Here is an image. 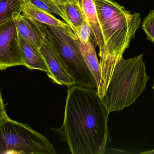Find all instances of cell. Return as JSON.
I'll use <instances>...</instances> for the list:
<instances>
[{
  "instance_id": "5",
  "label": "cell",
  "mask_w": 154,
  "mask_h": 154,
  "mask_svg": "<svg viewBox=\"0 0 154 154\" xmlns=\"http://www.w3.org/2000/svg\"><path fill=\"white\" fill-rule=\"evenodd\" d=\"M48 35L56 46L66 71L76 85L97 89V85L82 54L80 41L68 25L66 26L45 24Z\"/></svg>"
},
{
  "instance_id": "2",
  "label": "cell",
  "mask_w": 154,
  "mask_h": 154,
  "mask_svg": "<svg viewBox=\"0 0 154 154\" xmlns=\"http://www.w3.org/2000/svg\"><path fill=\"white\" fill-rule=\"evenodd\" d=\"M99 17L104 43L100 57L101 79L97 89L103 98L118 63L129 47L141 22L140 14L131 13L114 0H93Z\"/></svg>"
},
{
  "instance_id": "15",
  "label": "cell",
  "mask_w": 154,
  "mask_h": 154,
  "mask_svg": "<svg viewBox=\"0 0 154 154\" xmlns=\"http://www.w3.org/2000/svg\"><path fill=\"white\" fill-rule=\"evenodd\" d=\"M33 5L49 13L60 16L70 26V22L65 12L64 6L57 5L50 0H28Z\"/></svg>"
},
{
  "instance_id": "14",
  "label": "cell",
  "mask_w": 154,
  "mask_h": 154,
  "mask_svg": "<svg viewBox=\"0 0 154 154\" xmlns=\"http://www.w3.org/2000/svg\"><path fill=\"white\" fill-rule=\"evenodd\" d=\"M25 2V0H0V24L13 19V12L21 14Z\"/></svg>"
},
{
  "instance_id": "9",
  "label": "cell",
  "mask_w": 154,
  "mask_h": 154,
  "mask_svg": "<svg viewBox=\"0 0 154 154\" xmlns=\"http://www.w3.org/2000/svg\"><path fill=\"white\" fill-rule=\"evenodd\" d=\"M12 17L18 33L25 39L40 48L44 34L35 20L18 12H13Z\"/></svg>"
},
{
  "instance_id": "19",
  "label": "cell",
  "mask_w": 154,
  "mask_h": 154,
  "mask_svg": "<svg viewBox=\"0 0 154 154\" xmlns=\"http://www.w3.org/2000/svg\"><path fill=\"white\" fill-rule=\"evenodd\" d=\"M140 154H154V149L151 150H148V151H145L144 152H141Z\"/></svg>"
},
{
  "instance_id": "18",
  "label": "cell",
  "mask_w": 154,
  "mask_h": 154,
  "mask_svg": "<svg viewBox=\"0 0 154 154\" xmlns=\"http://www.w3.org/2000/svg\"><path fill=\"white\" fill-rule=\"evenodd\" d=\"M55 4L61 6H64L68 2H80V0H50Z\"/></svg>"
},
{
  "instance_id": "11",
  "label": "cell",
  "mask_w": 154,
  "mask_h": 154,
  "mask_svg": "<svg viewBox=\"0 0 154 154\" xmlns=\"http://www.w3.org/2000/svg\"><path fill=\"white\" fill-rule=\"evenodd\" d=\"M22 13L25 16L45 25L63 27L68 25L66 22L57 18L49 12L36 7L28 0L24 4Z\"/></svg>"
},
{
  "instance_id": "13",
  "label": "cell",
  "mask_w": 154,
  "mask_h": 154,
  "mask_svg": "<svg viewBox=\"0 0 154 154\" xmlns=\"http://www.w3.org/2000/svg\"><path fill=\"white\" fill-rule=\"evenodd\" d=\"M64 8L70 22V27L73 32L87 20L81 2H68L64 5Z\"/></svg>"
},
{
  "instance_id": "4",
  "label": "cell",
  "mask_w": 154,
  "mask_h": 154,
  "mask_svg": "<svg viewBox=\"0 0 154 154\" xmlns=\"http://www.w3.org/2000/svg\"><path fill=\"white\" fill-rule=\"evenodd\" d=\"M0 154H55L52 143L28 124L10 119L1 94Z\"/></svg>"
},
{
  "instance_id": "21",
  "label": "cell",
  "mask_w": 154,
  "mask_h": 154,
  "mask_svg": "<svg viewBox=\"0 0 154 154\" xmlns=\"http://www.w3.org/2000/svg\"><path fill=\"white\" fill-rule=\"evenodd\" d=\"M25 2H26L27 1H28V0H25Z\"/></svg>"
},
{
  "instance_id": "8",
  "label": "cell",
  "mask_w": 154,
  "mask_h": 154,
  "mask_svg": "<svg viewBox=\"0 0 154 154\" xmlns=\"http://www.w3.org/2000/svg\"><path fill=\"white\" fill-rule=\"evenodd\" d=\"M18 33V32H17ZM18 39L26 66L30 69H36L45 72L54 82V78L38 47L22 37L18 33Z\"/></svg>"
},
{
  "instance_id": "1",
  "label": "cell",
  "mask_w": 154,
  "mask_h": 154,
  "mask_svg": "<svg viewBox=\"0 0 154 154\" xmlns=\"http://www.w3.org/2000/svg\"><path fill=\"white\" fill-rule=\"evenodd\" d=\"M63 125L54 131L72 154H103L110 142L109 113L97 89L67 87Z\"/></svg>"
},
{
  "instance_id": "6",
  "label": "cell",
  "mask_w": 154,
  "mask_h": 154,
  "mask_svg": "<svg viewBox=\"0 0 154 154\" xmlns=\"http://www.w3.org/2000/svg\"><path fill=\"white\" fill-rule=\"evenodd\" d=\"M13 18V17H12ZM25 66L13 19L0 24V69Z\"/></svg>"
},
{
  "instance_id": "3",
  "label": "cell",
  "mask_w": 154,
  "mask_h": 154,
  "mask_svg": "<svg viewBox=\"0 0 154 154\" xmlns=\"http://www.w3.org/2000/svg\"><path fill=\"white\" fill-rule=\"evenodd\" d=\"M143 54L122 58L115 67L105 95L102 98L108 113L122 110L133 104L149 80Z\"/></svg>"
},
{
  "instance_id": "16",
  "label": "cell",
  "mask_w": 154,
  "mask_h": 154,
  "mask_svg": "<svg viewBox=\"0 0 154 154\" xmlns=\"http://www.w3.org/2000/svg\"><path fill=\"white\" fill-rule=\"evenodd\" d=\"M141 28L146 35V39L154 44V10L151 11L144 19Z\"/></svg>"
},
{
  "instance_id": "10",
  "label": "cell",
  "mask_w": 154,
  "mask_h": 154,
  "mask_svg": "<svg viewBox=\"0 0 154 154\" xmlns=\"http://www.w3.org/2000/svg\"><path fill=\"white\" fill-rule=\"evenodd\" d=\"M80 2L90 25L92 36L99 47L100 57L104 51V43L95 5L93 0H80Z\"/></svg>"
},
{
  "instance_id": "20",
  "label": "cell",
  "mask_w": 154,
  "mask_h": 154,
  "mask_svg": "<svg viewBox=\"0 0 154 154\" xmlns=\"http://www.w3.org/2000/svg\"><path fill=\"white\" fill-rule=\"evenodd\" d=\"M153 91H154V85H153Z\"/></svg>"
},
{
  "instance_id": "12",
  "label": "cell",
  "mask_w": 154,
  "mask_h": 154,
  "mask_svg": "<svg viewBox=\"0 0 154 154\" xmlns=\"http://www.w3.org/2000/svg\"><path fill=\"white\" fill-rule=\"evenodd\" d=\"M80 45L82 54L96 82L98 89L100 82L101 68L95 48L91 40L85 43L80 42Z\"/></svg>"
},
{
  "instance_id": "7",
  "label": "cell",
  "mask_w": 154,
  "mask_h": 154,
  "mask_svg": "<svg viewBox=\"0 0 154 154\" xmlns=\"http://www.w3.org/2000/svg\"><path fill=\"white\" fill-rule=\"evenodd\" d=\"M35 21L44 34L39 49L54 76L53 82L67 87L75 85L74 80L65 67L56 46L48 35L45 24Z\"/></svg>"
},
{
  "instance_id": "17",
  "label": "cell",
  "mask_w": 154,
  "mask_h": 154,
  "mask_svg": "<svg viewBox=\"0 0 154 154\" xmlns=\"http://www.w3.org/2000/svg\"><path fill=\"white\" fill-rule=\"evenodd\" d=\"M80 43H85L91 40V31L88 20L74 31Z\"/></svg>"
}]
</instances>
